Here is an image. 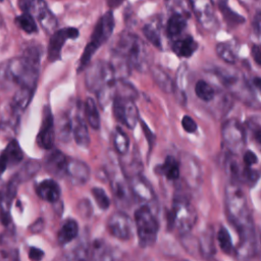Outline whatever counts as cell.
I'll list each match as a JSON object with an SVG mask.
<instances>
[{
  "label": "cell",
  "instance_id": "cell-33",
  "mask_svg": "<svg viewBox=\"0 0 261 261\" xmlns=\"http://www.w3.org/2000/svg\"><path fill=\"white\" fill-rule=\"evenodd\" d=\"M143 33L146 37V39L155 47L161 49L162 43H161V37H160V31L159 27L155 22H149L146 23L143 28Z\"/></svg>",
  "mask_w": 261,
  "mask_h": 261
},
{
  "label": "cell",
  "instance_id": "cell-2",
  "mask_svg": "<svg viewBox=\"0 0 261 261\" xmlns=\"http://www.w3.org/2000/svg\"><path fill=\"white\" fill-rule=\"evenodd\" d=\"M113 53L123 56L140 72H146L151 66V55L147 45L138 36L124 32L116 39Z\"/></svg>",
  "mask_w": 261,
  "mask_h": 261
},
{
  "label": "cell",
  "instance_id": "cell-27",
  "mask_svg": "<svg viewBox=\"0 0 261 261\" xmlns=\"http://www.w3.org/2000/svg\"><path fill=\"white\" fill-rule=\"evenodd\" d=\"M151 73L152 76L155 81V83L158 85V87L166 92V93H171L174 90V84L171 81L170 76L160 67L155 66L151 68Z\"/></svg>",
  "mask_w": 261,
  "mask_h": 261
},
{
  "label": "cell",
  "instance_id": "cell-54",
  "mask_svg": "<svg viewBox=\"0 0 261 261\" xmlns=\"http://www.w3.org/2000/svg\"><path fill=\"white\" fill-rule=\"evenodd\" d=\"M253 85L257 90H259L261 92V77H255L253 80Z\"/></svg>",
  "mask_w": 261,
  "mask_h": 261
},
{
  "label": "cell",
  "instance_id": "cell-7",
  "mask_svg": "<svg viewBox=\"0 0 261 261\" xmlns=\"http://www.w3.org/2000/svg\"><path fill=\"white\" fill-rule=\"evenodd\" d=\"M86 86L91 92H99L102 88L115 83L116 76L110 62L97 60L86 67Z\"/></svg>",
  "mask_w": 261,
  "mask_h": 261
},
{
  "label": "cell",
  "instance_id": "cell-16",
  "mask_svg": "<svg viewBox=\"0 0 261 261\" xmlns=\"http://www.w3.org/2000/svg\"><path fill=\"white\" fill-rule=\"evenodd\" d=\"M91 170L88 164L77 159H69L66 168V175L73 186L85 185L90 178Z\"/></svg>",
  "mask_w": 261,
  "mask_h": 261
},
{
  "label": "cell",
  "instance_id": "cell-19",
  "mask_svg": "<svg viewBox=\"0 0 261 261\" xmlns=\"http://www.w3.org/2000/svg\"><path fill=\"white\" fill-rule=\"evenodd\" d=\"M36 193L41 199L54 203L59 199L61 191L54 179H45L36 187Z\"/></svg>",
  "mask_w": 261,
  "mask_h": 261
},
{
  "label": "cell",
  "instance_id": "cell-55",
  "mask_svg": "<svg viewBox=\"0 0 261 261\" xmlns=\"http://www.w3.org/2000/svg\"><path fill=\"white\" fill-rule=\"evenodd\" d=\"M0 1H3V0H0Z\"/></svg>",
  "mask_w": 261,
  "mask_h": 261
},
{
  "label": "cell",
  "instance_id": "cell-28",
  "mask_svg": "<svg viewBox=\"0 0 261 261\" xmlns=\"http://www.w3.org/2000/svg\"><path fill=\"white\" fill-rule=\"evenodd\" d=\"M56 132H57L58 138L62 142L69 141L70 136L72 134V121L70 120V117L66 113H62L58 115V118L56 121Z\"/></svg>",
  "mask_w": 261,
  "mask_h": 261
},
{
  "label": "cell",
  "instance_id": "cell-25",
  "mask_svg": "<svg viewBox=\"0 0 261 261\" xmlns=\"http://www.w3.org/2000/svg\"><path fill=\"white\" fill-rule=\"evenodd\" d=\"M8 166L16 165L22 159V151L15 140H12L8 143L5 150L0 155Z\"/></svg>",
  "mask_w": 261,
  "mask_h": 261
},
{
  "label": "cell",
  "instance_id": "cell-21",
  "mask_svg": "<svg viewBox=\"0 0 261 261\" xmlns=\"http://www.w3.org/2000/svg\"><path fill=\"white\" fill-rule=\"evenodd\" d=\"M72 136L75 143L83 147L87 148L90 144V135L86 124V121L80 115H76L72 120Z\"/></svg>",
  "mask_w": 261,
  "mask_h": 261
},
{
  "label": "cell",
  "instance_id": "cell-5",
  "mask_svg": "<svg viewBox=\"0 0 261 261\" xmlns=\"http://www.w3.org/2000/svg\"><path fill=\"white\" fill-rule=\"evenodd\" d=\"M135 223L141 247L152 246L157 238L159 225L149 205H142L135 213Z\"/></svg>",
  "mask_w": 261,
  "mask_h": 261
},
{
  "label": "cell",
  "instance_id": "cell-53",
  "mask_svg": "<svg viewBox=\"0 0 261 261\" xmlns=\"http://www.w3.org/2000/svg\"><path fill=\"white\" fill-rule=\"evenodd\" d=\"M7 167H8V165L6 164V162L4 161V159L0 156V175L6 170Z\"/></svg>",
  "mask_w": 261,
  "mask_h": 261
},
{
  "label": "cell",
  "instance_id": "cell-52",
  "mask_svg": "<svg viewBox=\"0 0 261 261\" xmlns=\"http://www.w3.org/2000/svg\"><path fill=\"white\" fill-rule=\"evenodd\" d=\"M105 1H106V3H107L108 7L111 8V9H113V8L119 7L125 0H105Z\"/></svg>",
  "mask_w": 261,
  "mask_h": 261
},
{
  "label": "cell",
  "instance_id": "cell-48",
  "mask_svg": "<svg viewBox=\"0 0 261 261\" xmlns=\"http://www.w3.org/2000/svg\"><path fill=\"white\" fill-rule=\"evenodd\" d=\"M44 257V252L36 247H32L29 251V258L31 260H41Z\"/></svg>",
  "mask_w": 261,
  "mask_h": 261
},
{
  "label": "cell",
  "instance_id": "cell-29",
  "mask_svg": "<svg viewBox=\"0 0 261 261\" xmlns=\"http://www.w3.org/2000/svg\"><path fill=\"white\" fill-rule=\"evenodd\" d=\"M40 168H41L40 162L32 159L27 161L13 176L18 180V182H22L34 177L39 172Z\"/></svg>",
  "mask_w": 261,
  "mask_h": 261
},
{
  "label": "cell",
  "instance_id": "cell-35",
  "mask_svg": "<svg viewBox=\"0 0 261 261\" xmlns=\"http://www.w3.org/2000/svg\"><path fill=\"white\" fill-rule=\"evenodd\" d=\"M15 23L19 29H21L23 32L28 34H33L37 32V23L35 20V17L27 12H23L22 14L18 15L15 18Z\"/></svg>",
  "mask_w": 261,
  "mask_h": 261
},
{
  "label": "cell",
  "instance_id": "cell-47",
  "mask_svg": "<svg viewBox=\"0 0 261 261\" xmlns=\"http://www.w3.org/2000/svg\"><path fill=\"white\" fill-rule=\"evenodd\" d=\"M253 30L254 33L261 39V11H258L254 16Z\"/></svg>",
  "mask_w": 261,
  "mask_h": 261
},
{
  "label": "cell",
  "instance_id": "cell-14",
  "mask_svg": "<svg viewBox=\"0 0 261 261\" xmlns=\"http://www.w3.org/2000/svg\"><path fill=\"white\" fill-rule=\"evenodd\" d=\"M55 125L53 115L48 106L44 108L42 124L37 136V143L43 149H51L54 143Z\"/></svg>",
  "mask_w": 261,
  "mask_h": 261
},
{
  "label": "cell",
  "instance_id": "cell-12",
  "mask_svg": "<svg viewBox=\"0 0 261 261\" xmlns=\"http://www.w3.org/2000/svg\"><path fill=\"white\" fill-rule=\"evenodd\" d=\"M79 37V31L75 28H64L55 31L48 45V59L54 62L60 58L61 49L67 39H75Z\"/></svg>",
  "mask_w": 261,
  "mask_h": 261
},
{
  "label": "cell",
  "instance_id": "cell-39",
  "mask_svg": "<svg viewBox=\"0 0 261 261\" xmlns=\"http://www.w3.org/2000/svg\"><path fill=\"white\" fill-rule=\"evenodd\" d=\"M217 240H218L220 249H221L225 254H230V253L232 252L233 246H232V243H231L230 236H229L228 231H227L223 226L220 227V229L218 230Z\"/></svg>",
  "mask_w": 261,
  "mask_h": 261
},
{
  "label": "cell",
  "instance_id": "cell-32",
  "mask_svg": "<svg viewBox=\"0 0 261 261\" xmlns=\"http://www.w3.org/2000/svg\"><path fill=\"white\" fill-rule=\"evenodd\" d=\"M195 93L197 97L204 102L212 101L216 95L215 89L209 83L203 80L198 81L195 85Z\"/></svg>",
  "mask_w": 261,
  "mask_h": 261
},
{
  "label": "cell",
  "instance_id": "cell-37",
  "mask_svg": "<svg viewBox=\"0 0 261 261\" xmlns=\"http://www.w3.org/2000/svg\"><path fill=\"white\" fill-rule=\"evenodd\" d=\"M113 144L116 152L120 155H124L128 150L129 140L119 127H116L113 133Z\"/></svg>",
  "mask_w": 261,
  "mask_h": 261
},
{
  "label": "cell",
  "instance_id": "cell-23",
  "mask_svg": "<svg viewBox=\"0 0 261 261\" xmlns=\"http://www.w3.org/2000/svg\"><path fill=\"white\" fill-rule=\"evenodd\" d=\"M79 233V225L75 220L67 219L60 227L57 236L58 243L63 246L71 241H73Z\"/></svg>",
  "mask_w": 261,
  "mask_h": 261
},
{
  "label": "cell",
  "instance_id": "cell-11",
  "mask_svg": "<svg viewBox=\"0 0 261 261\" xmlns=\"http://www.w3.org/2000/svg\"><path fill=\"white\" fill-rule=\"evenodd\" d=\"M108 230L116 239L126 241L134 234V223L126 213L117 211L108 219Z\"/></svg>",
  "mask_w": 261,
  "mask_h": 261
},
{
  "label": "cell",
  "instance_id": "cell-17",
  "mask_svg": "<svg viewBox=\"0 0 261 261\" xmlns=\"http://www.w3.org/2000/svg\"><path fill=\"white\" fill-rule=\"evenodd\" d=\"M129 186H130L133 196L137 198L140 202L148 205L149 203L155 200V194L152 187L140 174L132 176Z\"/></svg>",
  "mask_w": 261,
  "mask_h": 261
},
{
  "label": "cell",
  "instance_id": "cell-49",
  "mask_svg": "<svg viewBox=\"0 0 261 261\" xmlns=\"http://www.w3.org/2000/svg\"><path fill=\"white\" fill-rule=\"evenodd\" d=\"M251 53H252V56L255 60V62L261 66V46L260 45H253L252 46V49H251Z\"/></svg>",
  "mask_w": 261,
  "mask_h": 261
},
{
  "label": "cell",
  "instance_id": "cell-40",
  "mask_svg": "<svg viewBox=\"0 0 261 261\" xmlns=\"http://www.w3.org/2000/svg\"><path fill=\"white\" fill-rule=\"evenodd\" d=\"M219 8L222 11V14L224 16V18L232 24H239L244 22V17H242L241 15H239L238 13L233 12L232 10H230L227 5H226V0H219Z\"/></svg>",
  "mask_w": 261,
  "mask_h": 261
},
{
  "label": "cell",
  "instance_id": "cell-26",
  "mask_svg": "<svg viewBox=\"0 0 261 261\" xmlns=\"http://www.w3.org/2000/svg\"><path fill=\"white\" fill-rule=\"evenodd\" d=\"M184 166L186 169L185 180L189 186H192V188L195 189L200 182V178H201L200 168L197 162L194 160V158H190V157H189V160L187 159Z\"/></svg>",
  "mask_w": 261,
  "mask_h": 261
},
{
  "label": "cell",
  "instance_id": "cell-4",
  "mask_svg": "<svg viewBox=\"0 0 261 261\" xmlns=\"http://www.w3.org/2000/svg\"><path fill=\"white\" fill-rule=\"evenodd\" d=\"M114 29V17L112 11H107L100 19L97 21L93 34L91 36V40L86 46L79 65V71L85 69L93 56V54L97 51V49L103 45L111 36Z\"/></svg>",
  "mask_w": 261,
  "mask_h": 261
},
{
  "label": "cell",
  "instance_id": "cell-18",
  "mask_svg": "<svg viewBox=\"0 0 261 261\" xmlns=\"http://www.w3.org/2000/svg\"><path fill=\"white\" fill-rule=\"evenodd\" d=\"M68 159L59 150L53 151L45 162V168L49 174L55 177H62L66 175Z\"/></svg>",
  "mask_w": 261,
  "mask_h": 261
},
{
  "label": "cell",
  "instance_id": "cell-46",
  "mask_svg": "<svg viewBox=\"0 0 261 261\" xmlns=\"http://www.w3.org/2000/svg\"><path fill=\"white\" fill-rule=\"evenodd\" d=\"M243 160H244V164L246 166H252L253 164H256L257 161H258V158L257 156L250 150L246 151L245 154H244V157H243Z\"/></svg>",
  "mask_w": 261,
  "mask_h": 261
},
{
  "label": "cell",
  "instance_id": "cell-9",
  "mask_svg": "<svg viewBox=\"0 0 261 261\" xmlns=\"http://www.w3.org/2000/svg\"><path fill=\"white\" fill-rule=\"evenodd\" d=\"M222 145L229 154L238 155L246 144V134L242 124L236 119H228L221 126Z\"/></svg>",
  "mask_w": 261,
  "mask_h": 261
},
{
  "label": "cell",
  "instance_id": "cell-41",
  "mask_svg": "<svg viewBox=\"0 0 261 261\" xmlns=\"http://www.w3.org/2000/svg\"><path fill=\"white\" fill-rule=\"evenodd\" d=\"M92 194H93V196L95 198V201H96L97 205L101 209L105 210V209H107L109 207L110 200H109L107 194L105 193V191L103 189H101V188H93L92 189Z\"/></svg>",
  "mask_w": 261,
  "mask_h": 261
},
{
  "label": "cell",
  "instance_id": "cell-8",
  "mask_svg": "<svg viewBox=\"0 0 261 261\" xmlns=\"http://www.w3.org/2000/svg\"><path fill=\"white\" fill-rule=\"evenodd\" d=\"M18 6L23 12L32 14L44 31L49 34L55 32L57 19L44 0H18Z\"/></svg>",
  "mask_w": 261,
  "mask_h": 261
},
{
  "label": "cell",
  "instance_id": "cell-13",
  "mask_svg": "<svg viewBox=\"0 0 261 261\" xmlns=\"http://www.w3.org/2000/svg\"><path fill=\"white\" fill-rule=\"evenodd\" d=\"M110 185L114 199L121 208H126L130 205L133 199V193L130 186L127 185L121 171L115 172L110 179Z\"/></svg>",
  "mask_w": 261,
  "mask_h": 261
},
{
  "label": "cell",
  "instance_id": "cell-43",
  "mask_svg": "<svg viewBox=\"0 0 261 261\" xmlns=\"http://www.w3.org/2000/svg\"><path fill=\"white\" fill-rule=\"evenodd\" d=\"M181 125L184 127V129L187 132V133H195L196 129H197V124L196 122L194 121V119L188 115L184 116L182 119H181Z\"/></svg>",
  "mask_w": 261,
  "mask_h": 261
},
{
  "label": "cell",
  "instance_id": "cell-31",
  "mask_svg": "<svg viewBox=\"0 0 261 261\" xmlns=\"http://www.w3.org/2000/svg\"><path fill=\"white\" fill-rule=\"evenodd\" d=\"M85 115L89 125L94 129L100 128V115L98 108L92 98H87L85 102Z\"/></svg>",
  "mask_w": 261,
  "mask_h": 261
},
{
  "label": "cell",
  "instance_id": "cell-34",
  "mask_svg": "<svg viewBox=\"0 0 261 261\" xmlns=\"http://www.w3.org/2000/svg\"><path fill=\"white\" fill-rule=\"evenodd\" d=\"M199 249L201 253L206 256H212L215 252L214 242H213V232L211 229H207L199 240Z\"/></svg>",
  "mask_w": 261,
  "mask_h": 261
},
{
  "label": "cell",
  "instance_id": "cell-10",
  "mask_svg": "<svg viewBox=\"0 0 261 261\" xmlns=\"http://www.w3.org/2000/svg\"><path fill=\"white\" fill-rule=\"evenodd\" d=\"M113 113L118 121L128 128H134L139 119V111L135 100L115 96L113 99Z\"/></svg>",
  "mask_w": 261,
  "mask_h": 261
},
{
  "label": "cell",
  "instance_id": "cell-50",
  "mask_svg": "<svg viewBox=\"0 0 261 261\" xmlns=\"http://www.w3.org/2000/svg\"><path fill=\"white\" fill-rule=\"evenodd\" d=\"M14 260L17 259V253L16 251H0V260Z\"/></svg>",
  "mask_w": 261,
  "mask_h": 261
},
{
  "label": "cell",
  "instance_id": "cell-44",
  "mask_svg": "<svg viewBox=\"0 0 261 261\" xmlns=\"http://www.w3.org/2000/svg\"><path fill=\"white\" fill-rule=\"evenodd\" d=\"M251 133H252V138L253 141L259 151H261V125L255 124L254 126L251 127Z\"/></svg>",
  "mask_w": 261,
  "mask_h": 261
},
{
  "label": "cell",
  "instance_id": "cell-38",
  "mask_svg": "<svg viewBox=\"0 0 261 261\" xmlns=\"http://www.w3.org/2000/svg\"><path fill=\"white\" fill-rule=\"evenodd\" d=\"M187 66L182 64L176 73V79H175V84H174V90L177 92L178 97L185 98V90L187 88Z\"/></svg>",
  "mask_w": 261,
  "mask_h": 261
},
{
  "label": "cell",
  "instance_id": "cell-45",
  "mask_svg": "<svg viewBox=\"0 0 261 261\" xmlns=\"http://www.w3.org/2000/svg\"><path fill=\"white\" fill-rule=\"evenodd\" d=\"M79 211L83 217H89L91 215V205L88 200H82L79 203Z\"/></svg>",
  "mask_w": 261,
  "mask_h": 261
},
{
  "label": "cell",
  "instance_id": "cell-42",
  "mask_svg": "<svg viewBox=\"0 0 261 261\" xmlns=\"http://www.w3.org/2000/svg\"><path fill=\"white\" fill-rule=\"evenodd\" d=\"M13 83L10 80L8 74L5 62L0 64V90H9L13 87Z\"/></svg>",
  "mask_w": 261,
  "mask_h": 261
},
{
  "label": "cell",
  "instance_id": "cell-24",
  "mask_svg": "<svg viewBox=\"0 0 261 261\" xmlns=\"http://www.w3.org/2000/svg\"><path fill=\"white\" fill-rule=\"evenodd\" d=\"M187 16L178 13H171L167 24H166V34L168 37L173 38L177 37L182 33L187 25Z\"/></svg>",
  "mask_w": 261,
  "mask_h": 261
},
{
  "label": "cell",
  "instance_id": "cell-20",
  "mask_svg": "<svg viewBox=\"0 0 261 261\" xmlns=\"http://www.w3.org/2000/svg\"><path fill=\"white\" fill-rule=\"evenodd\" d=\"M34 92L35 89L33 88L19 87L18 90L14 93L12 100L10 101V105L17 114L21 115V113L25 110V108L32 100Z\"/></svg>",
  "mask_w": 261,
  "mask_h": 261
},
{
  "label": "cell",
  "instance_id": "cell-3",
  "mask_svg": "<svg viewBox=\"0 0 261 261\" xmlns=\"http://www.w3.org/2000/svg\"><path fill=\"white\" fill-rule=\"evenodd\" d=\"M214 74L217 75L234 98L250 107L257 108L259 106V102L256 99L252 88L241 71L230 68H216Z\"/></svg>",
  "mask_w": 261,
  "mask_h": 261
},
{
  "label": "cell",
  "instance_id": "cell-51",
  "mask_svg": "<svg viewBox=\"0 0 261 261\" xmlns=\"http://www.w3.org/2000/svg\"><path fill=\"white\" fill-rule=\"evenodd\" d=\"M44 226V221L42 219H38L37 221H35L31 226H30V230L33 232H39L42 230Z\"/></svg>",
  "mask_w": 261,
  "mask_h": 261
},
{
  "label": "cell",
  "instance_id": "cell-30",
  "mask_svg": "<svg viewBox=\"0 0 261 261\" xmlns=\"http://www.w3.org/2000/svg\"><path fill=\"white\" fill-rule=\"evenodd\" d=\"M159 169L160 172L170 180H175L180 175V165L172 156H167Z\"/></svg>",
  "mask_w": 261,
  "mask_h": 261
},
{
  "label": "cell",
  "instance_id": "cell-6",
  "mask_svg": "<svg viewBox=\"0 0 261 261\" xmlns=\"http://www.w3.org/2000/svg\"><path fill=\"white\" fill-rule=\"evenodd\" d=\"M196 220L197 213L191 203L184 198L175 199L169 213V224L171 227L175 228L184 237L191 231Z\"/></svg>",
  "mask_w": 261,
  "mask_h": 261
},
{
  "label": "cell",
  "instance_id": "cell-15",
  "mask_svg": "<svg viewBox=\"0 0 261 261\" xmlns=\"http://www.w3.org/2000/svg\"><path fill=\"white\" fill-rule=\"evenodd\" d=\"M190 3L201 25L207 30L212 29L215 23L212 0H190Z\"/></svg>",
  "mask_w": 261,
  "mask_h": 261
},
{
  "label": "cell",
  "instance_id": "cell-22",
  "mask_svg": "<svg viewBox=\"0 0 261 261\" xmlns=\"http://www.w3.org/2000/svg\"><path fill=\"white\" fill-rule=\"evenodd\" d=\"M197 47H198L197 42L191 36H186L184 38L177 39L172 44L173 52L180 57L192 56L194 52L197 50Z\"/></svg>",
  "mask_w": 261,
  "mask_h": 261
},
{
  "label": "cell",
  "instance_id": "cell-36",
  "mask_svg": "<svg viewBox=\"0 0 261 261\" xmlns=\"http://www.w3.org/2000/svg\"><path fill=\"white\" fill-rule=\"evenodd\" d=\"M216 53L219 56V58H221L224 62L232 64L236 62L237 59V55L236 52L232 48V46L228 43V42H222V43H218L216 45Z\"/></svg>",
  "mask_w": 261,
  "mask_h": 261
},
{
  "label": "cell",
  "instance_id": "cell-1",
  "mask_svg": "<svg viewBox=\"0 0 261 261\" xmlns=\"http://www.w3.org/2000/svg\"><path fill=\"white\" fill-rule=\"evenodd\" d=\"M225 209L231 224L237 228L240 243L237 255L241 259L252 257L256 251L253 217L240 184L230 182L225 188Z\"/></svg>",
  "mask_w": 261,
  "mask_h": 261
}]
</instances>
